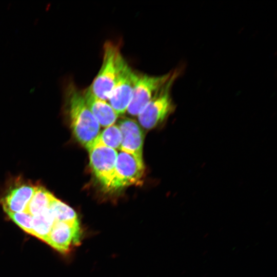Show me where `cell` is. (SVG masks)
<instances>
[{
    "mask_svg": "<svg viewBox=\"0 0 277 277\" xmlns=\"http://www.w3.org/2000/svg\"><path fill=\"white\" fill-rule=\"evenodd\" d=\"M136 75L137 72L126 63L108 100L118 115L127 111L131 101Z\"/></svg>",
    "mask_w": 277,
    "mask_h": 277,
    "instance_id": "ba28073f",
    "label": "cell"
},
{
    "mask_svg": "<svg viewBox=\"0 0 277 277\" xmlns=\"http://www.w3.org/2000/svg\"><path fill=\"white\" fill-rule=\"evenodd\" d=\"M49 209L52 213L55 222L75 223L80 222L75 211L69 206L54 196Z\"/></svg>",
    "mask_w": 277,
    "mask_h": 277,
    "instance_id": "5bb4252c",
    "label": "cell"
},
{
    "mask_svg": "<svg viewBox=\"0 0 277 277\" xmlns=\"http://www.w3.org/2000/svg\"><path fill=\"white\" fill-rule=\"evenodd\" d=\"M82 235L80 222H56L46 243L61 253H67L72 247L80 244Z\"/></svg>",
    "mask_w": 277,
    "mask_h": 277,
    "instance_id": "9c48e42d",
    "label": "cell"
},
{
    "mask_svg": "<svg viewBox=\"0 0 277 277\" xmlns=\"http://www.w3.org/2000/svg\"><path fill=\"white\" fill-rule=\"evenodd\" d=\"M87 150L90 166L101 185L108 191L117 190L115 178L116 150L95 141Z\"/></svg>",
    "mask_w": 277,
    "mask_h": 277,
    "instance_id": "277c9868",
    "label": "cell"
},
{
    "mask_svg": "<svg viewBox=\"0 0 277 277\" xmlns=\"http://www.w3.org/2000/svg\"><path fill=\"white\" fill-rule=\"evenodd\" d=\"M172 71L164 75L154 76L137 72L128 114L138 115L157 92L167 82Z\"/></svg>",
    "mask_w": 277,
    "mask_h": 277,
    "instance_id": "5b68a950",
    "label": "cell"
},
{
    "mask_svg": "<svg viewBox=\"0 0 277 277\" xmlns=\"http://www.w3.org/2000/svg\"><path fill=\"white\" fill-rule=\"evenodd\" d=\"M9 217L26 232L32 235V222L31 214L27 212H13L5 211Z\"/></svg>",
    "mask_w": 277,
    "mask_h": 277,
    "instance_id": "2e32d148",
    "label": "cell"
},
{
    "mask_svg": "<svg viewBox=\"0 0 277 277\" xmlns=\"http://www.w3.org/2000/svg\"><path fill=\"white\" fill-rule=\"evenodd\" d=\"M37 185L18 177L11 181L0 198L4 210L13 212L25 211Z\"/></svg>",
    "mask_w": 277,
    "mask_h": 277,
    "instance_id": "8992f818",
    "label": "cell"
},
{
    "mask_svg": "<svg viewBox=\"0 0 277 277\" xmlns=\"http://www.w3.org/2000/svg\"><path fill=\"white\" fill-rule=\"evenodd\" d=\"M54 196L42 185H37L35 191L25 211L32 216L42 213L49 208L50 202Z\"/></svg>",
    "mask_w": 277,
    "mask_h": 277,
    "instance_id": "4fadbf2b",
    "label": "cell"
},
{
    "mask_svg": "<svg viewBox=\"0 0 277 277\" xmlns=\"http://www.w3.org/2000/svg\"><path fill=\"white\" fill-rule=\"evenodd\" d=\"M95 142L113 149H120L122 134L117 125H112L100 132Z\"/></svg>",
    "mask_w": 277,
    "mask_h": 277,
    "instance_id": "9a60e30c",
    "label": "cell"
},
{
    "mask_svg": "<svg viewBox=\"0 0 277 277\" xmlns=\"http://www.w3.org/2000/svg\"><path fill=\"white\" fill-rule=\"evenodd\" d=\"M145 171L143 157L122 150L117 152L115 164L117 190L137 184Z\"/></svg>",
    "mask_w": 277,
    "mask_h": 277,
    "instance_id": "52a82bcc",
    "label": "cell"
},
{
    "mask_svg": "<svg viewBox=\"0 0 277 277\" xmlns=\"http://www.w3.org/2000/svg\"><path fill=\"white\" fill-rule=\"evenodd\" d=\"M103 57L101 68L89 87L96 96L107 101L127 62L119 45L111 41L104 44Z\"/></svg>",
    "mask_w": 277,
    "mask_h": 277,
    "instance_id": "7a4b0ae2",
    "label": "cell"
},
{
    "mask_svg": "<svg viewBox=\"0 0 277 277\" xmlns=\"http://www.w3.org/2000/svg\"><path fill=\"white\" fill-rule=\"evenodd\" d=\"M55 219L49 209L33 216L32 222V235L47 243Z\"/></svg>",
    "mask_w": 277,
    "mask_h": 277,
    "instance_id": "7c38bea8",
    "label": "cell"
},
{
    "mask_svg": "<svg viewBox=\"0 0 277 277\" xmlns=\"http://www.w3.org/2000/svg\"><path fill=\"white\" fill-rule=\"evenodd\" d=\"M85 102L100 125L107 127L112 125L118 116L106 101L99 98L89 87L82 90Z\"/></svg>",
    "mask_w": 277,
    "mask_h": 277,
    "instance_id": "8fae6325",
    "label": "cell"
},
{
    "mask_svg": "<svg viewBox=\"0 0 277 277\" xmlns=\"http://www.w3.org/2000/svg\"><path fill=\"white\" fill-rule=\"evenodd\" d=\"M180 74L176 69L163 87L138 115L140 125L147 129H152L162 123L174 111L175 106L171 97V88Z\"/></svg>",
    "mask_w": 277,
    "mask_h": 277,
    "instance_id": "3957f363",
    "label": "cell"
},
{
    "mask_svg": "<svg viewBox=\"0 0 277 277\" xmlns=\"http://www.w3.org/2000/svg\"><path fill=\"white\" fill-rule=\"evenodd\" d=\"M64 107L72 133L76 140L88 149L100 133V125L84 99L82 90L70 81L64 89Z\"/></svg>",
    "mask_w": 277,
    "mask_h": 277,
    "instance_id": "6da1fadb",
    "label": "cell"
},
{
    "mask_svg": "<svg viewBox=\"0 0 277 277\" xmlns=\"http://www.w3.org/2000/svg\"><path fill=\"white\" fill-rule=\"evenodd\" d=\"M117 126L122 134L120 150L142 157L144 134L139 125L133 120L125 118Z\"/></svg>",
    "mask_w": 277,
    "mask_h": 277,
    "instance_id": "30bf717a",
    "label": "cell"
}]
</instances>
